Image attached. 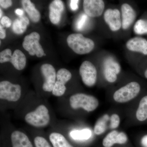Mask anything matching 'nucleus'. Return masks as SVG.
Here are the masks:
<instances>
[{
  "label": "nucleus",
  "instance_id": "nucleus-1",
  "mask_svg": "<svg viewBox=\"0 0 147 147\" xmlns=\"http://www.w3.org/2000/svg\"><path fill=\"white\" fill-rule=\"evenodd\" d=\"M24 120L30 126L36 128H44L50 124L51 117L47 106L40 104L33 110L27 113Z\"/></svg>",
  "mask_w": 147,
  "mask_h": 147
},
{
  "label": "nucleus",
  "instance_id": "nucleus-2",
  "mask_svg": "<svg viewBox=\"0 0 147 147\" xmlns=\"http://www.w3.org/2000/svg\"><path fill=\"white\" fill-rule=\"evenodd\" d=\"M69 47L76 54L86 55L91 52L94 49V41L79 33L72 34L67 39Z\"/></svg>",
  "mask_w": 147,
  "mask_h": 147
},
{
  "label": "nucleus",
  "instance_id": "nucleus-3",
  "mask_svg": "<svg viewBox=\"0 0 147 147\" xmlns=\"http://www.w3.org/2000/svg\"><path fill=\"white\" fill-rule=\"evenodd\" d=\"M69 104L71 108L74 110L82 108L90 113L97 109L99 105V101L93 96L79 93L70 96Z\"/></svg>",
  "mask_w": 147,
  "mask_h": 147
},
{
  "label": "nucleus",
  "instance_id": "nucleus-4",
  "mask_svg": "<svg viewBox=\"0 0 147 147\" xmlns=\"http://www.w3.org/2000/svg\"><path fill=\"white\" fill-rule=\"evenodd\" d=\"M140 84L132 82L116 90L113 94V98L116 102L125 103L137 97L141 91Z\"/></svg>",
  "mask_w": 147,
  "mask_h": 147
},
{
  "label": "nucleus",
  "instance_id": "nucleus-5",
  "mask_svg": "<svg viewBox=\"0 0 147 147\" xmlns=\"http://www.w3.org/2000/svg\"><path fill=\"white\" fill-rule=\"evenodd\" d=\"M21 96V88L18 84H13L7 81L0 83V99L9 102H14L20 100Z\"/></svg>",
  "mask_w": 147,
  "mask_h": 147
},
{
  "label": "nucleus",
  "instance_id": "nucleus-6",
  "mask_svg": "<svg viewBox=\"0 0 147 147\" xmlns=\"http://www.w3.org/2000/svg\"><path fill=\"white\" fill-rule=\"evenodd\" d=\"M40 36L39 34L32 32L24 38L23 42V47L31 56L36 55L38 57L44 56V50L39 43Z\"/></svg>",
  "mask_w": 147,
  "mask_h": 147
},
{
  "label": "nucleus",
  "instance_id": "nucleus-7",
  "mask_svg": "<svg viewBox=\"0 0 147 147\" xmlns=\"http://www.w3.org/2000/svg\"><path fill=\"white\" fill-rule=\"evenodd\" d=\"M79 74L84 85L88 87L94 86L97 79L96 67L92 62L84 61L80 66Z\"/></svg>",
  "mask_w": 147,
  "mask_h": 147
},
{
  "label": "nucleus",
  "instance_id": "nucleus-8",
  "mask_svg": "<svg viewBox=\"0 0 147 147\" xmlns=\"http://www.w3.org/2000/svg\"><path fill=\"white\" fill-rule=\"evenodd\" d=\"M71 74L67 69L61 68L57 73V80L52 94L57 97L62 96L66 90L65 84L71 79Z\"/></svg>",
  "mask_w": 147,
  "mask_h": 147
},
{
  "label": "nucleus",
  "instance_id": "nucleus-9",
  "mask_svg": "<svg viewBox=\"0 0 147 147\" xmlns=\"http://www.w3.org/2000/svg\"><path fill=\"white\" fill-rule=\"evenodd\" d=\"M103 65L105 79L109 83H115L117 79L118 75L121 72L119 64L113 58L108 57L104 60Z\"/></svg>",
  "mask_w": 147,
  "mask_h": 147
},
{
  "label": "nucleus",
  "instance_id": "nucleus-10",
  "mask_svg": "<svg viewBox=\"0 0 147 147\" xmlns=\"http://www.w3.org/2000/svg\"><path fill=\"white\" fill-rule=\"evenodd\" d=\"M40 71L44 78L42 89L45 92H52L57 79L55 68L51 65L44 64L40 67Z\"/></svg>",
  "mask_w": 147,
  "mask_h": 147
},
{
  "label": "nucleus",
  "instance_id": "nucleus-11",
  "mask_svg": "<svg viewBox=\"0 0 147 147\" xmlns=\"http://www.w3.org/2000/svg\"><path fill=\"white\" fill-rule=\"evenodd\" d=\"M103 18L112 31H118L122 28L121 11L117 9H106L103 14Z\"/></svg>",
  "mask_w": 147,
  "mask_h": 147
},
{
  "label": "nucleus",
  "instance_id": "nucleus-12",
  "mask_svg": "<svg viewBox=\"0 0 147 147\" xmlns=\"http://www.w3.org/2000/svg\"><path fill=\"white\" fill-rule=\"evenodd\" d=\"M83 7L85 13L90 17H99L103 13L105 3L102 0H84Z\"/></svg>",
  "mask_w": 147,
  "mask_h": 147
},
{
  "label": "nucleus",
  "instance_id": "nucleus-13",
  "mask_svg": "<svg viewBox=\"0 0 147 147\" xmlns=\"http://www.w3.org/2000/svg\"><path fill=\"white\" fill-rule=\"evenodd\" d=\"M122 28L126 30L131 26L137 18V12L130 5L125 3L121 6Z\"/></svg>",
  "mask_w": 147,
  "mask_h": 147
},
{
  "label": "nucleus",
  "instance_id": "nucleus-14",
  "mask_svg": "<svg viewBox=\"0 0 147 147\" xmlns=\"http://www.w3.org/2000/svg\"><path fill=\"white\" fill-rule=\"evenodd\" d=\"M125 45L127 50L131 52L147 56V39L144 38L134 37L128 40Z\"/></svg>",
  "mask_w": 147,
  "mask_h": 147
},
{
  "label": "nucleus",
  "instance_id": "nucleus-15",
  "mask_svg": "<svg viewBox=\"0 0 147 147\" xmlns=\"http://www.w3.org/2000/svg\"><path fill=\"white\" fill-rule=\"evenodd\" d=\"M128 138L125 133L113 130L105 136L102 140V144L104 147H112L115 144H125Z\"/></svg>",
  "mask_w": 147,
  "mask_h": 147
},
{
  "label": "nucleus",
  "instance_id": "nucleus-16",
  "mask_svg": "<svg viewBox=\"0 0 147 147\" xmlns=\"http://www.w3.org/2000/svg\"><path fill=\"white\" fill-rule=\"evenodd\" d=\"M11 147H34L32 143L26 133L15 130L10 135Z\"/></svg>",
  "mask_w": 147,
  "mask_h": 147
},
{
  "label": "nucleus",
  "instance_id": "nucleus-17",
  "mask_svg": "<svg viewBox=\"0 0 147 147\" xmlns=\"http://www.w3.org/2000/svg\"><path fill=\"white\" fill-rule=\"evenodd\" d=\"M64 9V5L62 1L55 0L50 3L49 18L52 24L57 25L59 23Z\"/></svg>",
  "mask_w": 147,
  "mask_h": 147
},
{
  "label": "nucleus",
  "instance_id": "nucleus-18",
  "mask_svg": "<svg viewBox=\"0 0 147 147\" xmlns=\"http://www.w3.org/2000/svg\"><path fill=\"white\" fill-rule=\"evenodd\" d=\"M49 138L53 147H74L61 133L55 131L52 132Z\"/></svg>",
  "mask_w": 147,
  "mask_h": 147
},
{
  "label": "nucleus",
  "instance_id": "nucleus-19",
  "mask_svg": "<svg viewBox=\"0 0 147 147\" xmlns=\"http://www.w3.org/2000/svg\"><path fill=\"white\" fill-rule=\"evenodd\" d=\"M110 117L108 114H105L98 119L94 128L95 134L101 135L106 131L107 128H110Z\"/></svg>",
  "mask_w": 147,
  "mask_h": 147
},
{
  "label": "nucleus",
  "instance_id": "nucleus-20",
  "mask_svg": "<svg viewBox=\"0 0 147 147\" xmlns=\"http://www.w3.org/2000/svg\"><path fill=\"white\" fill-rule=\"evenodd\" d=\"M21 3L32 21L34 23L38 22L40 20V13L35 8L33 3L30 0H23L21 1Z\"/></svg>",
  "mask_w": 147,
  "mask_h": 147
},
{
  "label": "nucleus",
  "instance_id": "nucleus-21",
  "mask_svg": "<svg viewBox=\"0 0 147 147\" xmlns=\"http://www.w3.org/2000/svg\"><path fill=\"white\" fill-rule=\"evenodd\" d=\"M10 62L16 69L21 70L26 66V58L22 51L16 50L13 52Z\"/></svg>",
  "mask_w": 147,
  "mask_h": 147
},
{
  "label": "nucleus",
  "instance_id": "nucleus-22",
  "mask_svg": "<svg viewBox=\"0 0 147 147\" xmlns=\"http://www.w3.org/2000/svg\"><path fill=\"white\" fill-rule=\"evenodd\" d=\"M29 23L30 21L26 16H19L13 22L12 25V30L16 34H22L26 31Z\"/></svg>",
  "mask_w": 147,
  "mask_h": 147
},
{
  "label": "nucleus",
  "instance_id": "nucleus-23",
  "mask_svg": "<svg viewBox=\"0 0 147 147\" xmlns=\"http://www.w3.org/2000/svg\"><path fill=\"white\" fill-rule=\"evenodd\" d=\"M136 117L140 122L147 120V95L143 96L140 100L136 111Z\"/></svg>",
  "mask_w": 147,
  "mask_h": 147
},
{
  "label": "nucleus",
  "instance_id": "nucleus-24",
  "mask_svg": "<svg viewBox=\"0 0 147 147\" xmlns=\"http://www.w3.org/2000/svg\"><path fill=\"white\" fill-rule=\"evenodd\" d=\"M70 137L74 140L84 141L89 139L92 135V132L89 129L82 130H73L69 133Z\"/></svg>",
  "mask_w": 147,
  "mask_h": 147
},
{
  "label": "nucleus",
  "instance_id": "nucleus-25",
  "mask_svg": "<svg viewBox=\"0 0 147 147\" xmlns=\"http://www.w3.org/2000/svg\"><path fill=\"white\" fill-rule=\"evenodd\" d=\"M133 30L136 34H147V18H142L137 20L134 26Z\"/></svg>",
  "mask_w": 147,
  "mask_h": 147
},
{
  "label": "nucleus",
  "instance_id": "nucleus-26",
  "mask_svg": "<svg viewBox=\"0 0 147 147\" xmlns=\"http://www.w3.org/2000/svg\"><path fill=\"white\" fill-rule=\"evenodd\" d=\"M34 144L35 147H53L50 142H49L42 136H37L34 139Z\"/></svg>",
  "mask_w": 147,
  "mask_h": 147
},
{
  "label": "nucleus",
  "instance_id": "nucleus-27",
  "mask_svg": "<svg viewBox=\"0 0 147 147\" xmlns=\"http://www.w3.org/2000/svg\"><path fill=\"white\" fill-rule=\"evenodd\" d=\"M11 51L9 49H6L3 50L0 53V63H4L10 62L12 58Z\"/></svg>",
  "mask_w": 147,
  "mask_h": 147
},
{
  "label": "nucleus",
  "instance_id": "nucleus-28",
  "mask_svg": "<svg viewBox=\"0 0 147 147\" xmlns=\"http://www.w3.org/2000/svg\"><path fill=\"white\" fill-rule=\"evenodd\" d=\"M110 129H115L117 128L120 123V118L119 116L117 114H113L110 117Z\"/></svg>",
  "mask_w": 147,
  "mask_h": 147
},
{
  "label": "nucleus",
  "instance_id": "nucleus-29",
  "mask_svg": "<svg viewBox=\"0 0 147 147\" xmlns=\"http://www.w3.org/2000/svg\"><path fill=\"white\" fill-rule=\"evenodd\" d=\"M88 18V16L86 13L82 14L79 17L76 23V26L77 30H81L84 28L85 24L86 23Z\"/></svg>",
  "mask_w": 147,
  "mask_h": 147
},
{
  "label": "nucleus",
  "instance_id": "nucleus-30",
  "mask_svg": "<svg viewBox=\"0 0 147 147\" xmlns=\"http://www.w3.org/2000/svg\"><path fill=\"white\" fill-rule=\"evenodd\" d=\"M1 25L3 27H6L7 28H9L11 25V20L7 16H3L1 19Z\"/></svg>",
  "mask_w": 147,
  "mask_h": 147
},
{
  "label": "nucleus",
  "instance_id": "nucleus-31",
  "mask_svg": "<svg viewBox=\"0 0 147 147\" xmlns=\"http://www.w3.org/2000/svg\"><path fill=\"white\" fill-rule=\"evenodd\" d=\"M12 1L11 0H1L0 5L2 7L7 9L12 5Z\"/></svg>",
  "mask_w": 147,
  "mask_h": 147
},
{
  "label": "nucleus",
  "instance_id": "nucleus-32",
  "mask_svg": "<svg viewBox=\"0 0 147 147\" xmlns=\"http://www.w3.org/2000/svg\"><path fill=\"white\" fill-rule=\"evenodd\" d=\"M79 1L78 0H71L70 1V7L71 10L74 11L77 10L79 8L78 3H79Z\"/></svg>",
  "mask_w": 147,
  "mask_h": 147
},
{
  "label": "nucleus",
  "instance_id": "nucleus-33",
  "mask_svg": "<svg viewBox=\"0 0 147 147\" xmlns=\"http://www.w3.org/2000/svg\"><path fill=\"white\" fill-rule=\"evenodd\" d=\"M6 37L5 30L2 25H0V38L1 39H4Z\"/></svg>",
  "mask_w": 147,
  "mask_h": 147
},
{
  "label": "nucleus",
  "instance_id": "nucleus-34",
  "mask_svg": "<svg viewBox=\"0 0 147 147\" xmlns=\"http://www.w3.org/2000/svg\"><path fill=\"white\" fill-rule=\"evenodd\" d=\"M141 143L143 147H147V134L142 137Z\"/></svg>",
  "mask_w": 147,
  "mask_h": 147
},
{
  "label": "nucleus",
  "instance_id": "nucleus-35",
  "mask_svg": "<svg viewBox=\"0 0 147 147\" xmlns=\"http://www.w3.org/2000/svg\"><path fill=\"white\" fill-rule=\"evenodd\" d=\"M15 13L19 16H24V11L21 9H17L15 11Z\"/></svg>",
  "mask_w": 147,
  "mask_h": 147
},
{
  "label": "nucleus",
  "instance_id": "nucleus-36",
  "mask_svg": "<svg viewBox=\"0 0 147 147\" xmlns=\"http://www.w3.org/2000/svg\"><path fill=\"white\" fill-rule=\"evenodd\" d=\"M144 75L145 78L147 79V67L144 71Z\"/></svg>",
  "mask_w": 147,
  "mask_h": 147
},
{
  "label": "nucleus",
  "instance_id": "nucleus-37",
  "mask_svg": "<svg viewBox=\"0 0 147 147\" xmlns=\"http://www.w3.org/2000/svg\"><path fill=\"white\" fill-rule=\"evenodd\" d=\"M3 15V11L1 9H0V18H1L2 16Z\"/></svg>",
  "mask_w": 147,
  "mask_h": 147
},
{
  "label": "nucleus",
  "instance_id": "nucleus-38",
  "mask_svg": "<svg viewBox=\"0 0 147 147\" xmlns=\"http://www.w3.org/2000/svg\"><path fill=\"white\" fill-rule=\"evenodd\" d=\"M45 55H45V54H44V56H45Z\"/></svg>",
  "mask_w": 147,
  "mask_h": 147
}]
</instances>
